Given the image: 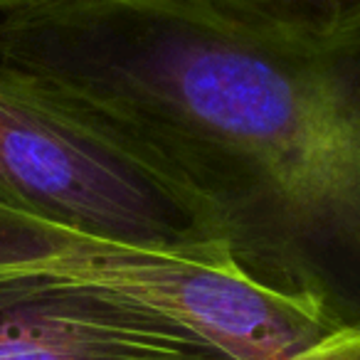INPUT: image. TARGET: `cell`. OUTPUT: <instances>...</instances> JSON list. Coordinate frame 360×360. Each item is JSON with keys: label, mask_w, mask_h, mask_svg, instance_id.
<instances>
[{"label": "cell", "mask_w": 360, "mask_h": 360, "mask_svg": "<svg viewBox=\"0 0 360 360\" xmlns=\"http://www.w3.org/2000/svg\"><path fill=\"white\" fill-rule=\"evenodd\" d=\"M0 200L94 240L230 262L191 193L70 99L3 67Z\"/></svg>", "instance_id": "obj_2"}, {"label": "cell", "mask_w": 360, "mask_h": 360, "mask_svg": "<svg viewBox=\"0 0 360 360\" xmlns=\"http://www.w3.org/2000/svg\"><path fill=\"white\" fill-rule=\"evenodd\" d=\"M212 11L269 30L294 35H333L338 0H202Z\"/></svg>", "instance_id": "obj_4"}, {"label": "cell", "mask_w": 360, "mask_h": 360, "mask_svg": "<svg viewBox=\"0 0 360 360\" xmlns=\"http://www.w3.org/2000/svg\"><path fill=\"white\" fill-rule=\"evenodd\" d=\"M335 32H360V0H338Z\"/></svg>", "instance_id": "obj_6"}, {"label": "cell", "mask_w": 360, "mask_h": 360, "mask_svg": "<svg viewBox=\"0 0 360 360\" xmlns=\"http://www.w3.org/2000/svg\"><path fill=\"white\" fill-rule=\"evenodd\" d=\"M52 3H65V0H0V11L15 13V11H27V8L52 6Z\"/></svg>", "instance_id": "obj_7"}, {"label": "cell", "mask_w": 360, "mask_h": 360, "mask_svg": "<svg viewBox=\"0 0 360 360\" xmlns=\"http://www.w3.org/2000/svg\"><path fill=\"white\" fill-rule=\"evenodd\" d=\"M0 67L191 193L247 281L360 333V32L269 30L202 0H65L3 15Z\"/></svg>", "instance_id": "obj_1"}, {"label": "cell", "mask_w": 360, "mask_h": 360, "mask_svg": "<svg viewBox=\"0 0 360 360\" xmlns=\"http://www.w3.org/2000/svg\"><path fill=\"white\" fill-rule=\"evenodd\" d=\"M353 360H360V333L355 335V348H353Z\"/></svg>", "instance_id": "obj_8"}, {"label": "cell", "mask_w": 360, "mask_h": 360, "mask_svg": "<svg viewBox=\"0 0 360 360\" xmlns=\"http://www.w3.org/2000/svg\"><path fill=\"white\" fill-rule=\"evenodd\" d=\"M353 338L355 335L350 330H338V333L326 335L319 343L301 350L299 355H294L289 360H350V355H353Z\"/></svg>", "instance_id": "obj_5"}, {"label": "cell", "mask_w": 360, "mask_h": 360, "mask_svg": "<svg viewBox=\"0 0 360 360\" xmlns=\"http://www.w3.org/2000/svg\"><path fill=\"white\" fill-rule=\"evenodd\" d=\"M67 235L0 200V360H245L84 276Z\"/></svg>", "instance_id": "obj_3"}]
</instances>
